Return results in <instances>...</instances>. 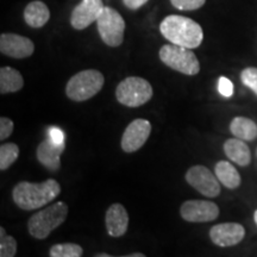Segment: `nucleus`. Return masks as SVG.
Listing matches in <instances>:
<instances>
[{
	"label": "nucleus",
	"mask_w": 257,
	"mask_h": 257,
	"mask_svg": "<svg viewBox=\"0 0 257 257\" xmlns=\"http://www.w3.org/2000/svg\"><path fill=\"white\" fill-rule=\"evenodd\" d=\"M216 176L221 185L226 188H238L240 185V175L234 167L227 161H219L216 165Z\"/></svg>",
	"instance_id": "6ab92c4d"
},
{
	"label": "nucleus",
	"mask_w": 257,
	"mask_h": 257,
	"mask_svg": "<svg viewBox=\"0 0 257 257\" xmlns=\"http://www.w3.org/2000/svg\"><path fill=\"white\" fill-rule=\"evenodd\" d=\"M64 152V143L57 144L50 137L42 141L37 148V159L42 166L50 172H56L61 167V155Z\"/></svg>",
	"instance_id": "4468645a"
},
{
	"label": "nucleus",
	"mask_w": 257,
	"mask_h": 257,
	"mask_svg": "<svg viewBox=\"0 0 257 257\" xmlns=\"http://www.w3.org/2000/svg\"><path fill=\"white\" fill-rule=\"evenodd\" d=\"M211 240L218 246H232L245 237V229L238 223H223L214 225L210 230Z\"/></svg>",
	"instance_id": "ddd939ff"
},
{
	"label": "nucleus",
	"mask_w": 257,
	"mask_h": 257,
	"mask_svg": "<svg viewBox=\"0 0 257 257\" xmlns=\"http://www.w3.org/2000/svg\"><path fill=\"white\" fill-rule=\"evenodd\" d=\"M0 51L12 59H27L35 51V44L30 38L17 34H2Z\"/></svg>",
	"instance_id": "f8f14e48"
},
{
	"label": "nucleus",
	"mask_w": 257,
	"mask_h": 257,
	"mask_svg": "<svg viewBox=\"0 0 257 257\" xmlns=\"http://www.w3.org/2000/svg\"><path fill=\"white\" fill-rule=\"evenodd\" d=\"M49 137L57 144L64 143V134H63V131L59 127H50L49 128Z\"/></svg>",
	"instance_id": "cd10ccee"
},
{
	"label": "nucleus",
	"mask_w": 257,
	"mask_h": 257,
	"mask_svg": "<svg viewBox=\"0 0 257 257\" xmlns=\"http://www.w3.org/2000/svg\"><path fill=\"white\" fill-rule=\"evenodd\" d=\"M160 31L166 40L176 46L195 49L202 43L204 32L200 25L184 16L170 15L162 21Z\"/></svg>",
	"instance_id": "f03ea898"
},
{
	"label": "nucleus",
	"mask_w": 257,
	"mask_h": 257,
	"mask_svg": "<svg viewBox=\"0 0 257 257\" xmlns=\"http://www.w3.org/2000/svg\"><path fill=\"white\" fill-rule=\"evenodd\" d=\"M230 131L234 137L243 141H252L257 137V125L255 121L245 117L233 118L230 124Z\"/></svg>",
	"instance_id": "aec40b11"
},
{
	"label": "nucleus",
	"mask_w": 257,
	"mask_h": 257,
	"mask_svg": "<svg viewBox=\"0 0 257 257\" xmlns=\"http://www.w3.org/2000/svg\"><path fill=\"white\" fill-rule=\"evenodd\" d=\"M15 124L10 118L2 117L0 118V140L4 141L6 138L11 136L12 133H14Z\"/></svg>",
	"instance_id": "bb28decb"
},
{
	"label": "nucleus",
	"mask_w": 257,
	"mask_h": 257,
	"mask_svg": "<svg viewBox=\"0 0 257 257\" xmlns=\"http://www.w3.org/2000/svg\"><path fill=\"white\" fill-rule=\"evenodd\" d=\"M104 8L102 0H82L73 10L70 16V24L76 30H83L98 21Z\"/></svg>",
	"instance_id": "9b49d317"
},
{
	"label": "nucleus",
	"mask_w": 257,
	"mask_h": 257,
	"mask_svg": "<svg viewBox=\"0 0 257 257\" xmlns=\"http://www.w3.org/2000/svg\"><path fill=\"white\" fill-rule=\"evenodd\" d=\"M124 5L131 10H137L148 3V0H123Z\"/></svg>",
	"instance_id": "c85d7f7f"
},
{
	"label": "nucleus",
	"mask_w": 257,
	"mask_h": 257,
	"mask_svg": "<svg viewBox=\"0 0 257 257\" xmlns=\"http://www.w3.org/2000/svg\"><path fill=\"white\" fill-rule=\"evenodd\" d=\"M50 11L48 6L42 2H31L24 10V21L31 28H42L48 23Z\"/></svg>",
	"instance_id": "f3484780"
},
{
	"label": "nucleus",
	"mask_w": 257,
	"mask_h": 257,
	"mask_svg": "<svg viewBox=\"0 0 257 257\" xmlns=\"http://www.w3.org/2000/svg\"><path fill=\"white\" fill-rule=\"evenodd\" d=\"M180 213L189 223H207L217 219L219 216V208L211 201L188 200L181 205Z\"/></svg>",
	"instance_id": "9d476101"
},
{
	"label": "nucleus",
	"mask_w": 257,
	"mask_h": 257,
	"mask_svg": "<svg viewBox=\"0 0 257 257\" xmlns=\"http://www.w3.org/2000/svg\"><path fill=\"white\" fill-rule=\"evenodd\" d=\"M172 5L181 11H194L205 5L206 0H170Z\"/></svg>",
	"instance_id": "393cba45"
},
{
	"label": "nucleus",
	"mask_w": 257,
	"mask_h": 257,
	"mask_svg": "<svg viewBox=\"0 0 257 257\" xmlns=\"http://www.w3.org/2000/svg\"><path fill=\"white\" fill-rule=\"evenodd\" d=\"M160 59L169 68L186 75H197L200 72L198 57L186 47L166 44L160 49Z\"/></svg>",
	"instance_id": "39448f33"
},
{
	"label": "nucleus",
	"mask_w": 257,
	"mask_h": 257,
	"mask_svg": "<svg viewBox=\"0 0 257 257\" xmlns=\"http://www.w3.org/2000/svg\"><path fill=\"white\" fill-rule=\"evenodd\" d=\"M186 180L193 188L208 198L220 194L219 180L210 169L204 166H193L186 173Z\"/></svg>",
	"instance_id": "6e6552de"
},
{
	"label": "nucleus",
	"mask_w": 257,
	"mask_h": 257,
	"mask_svg": "<svg viewBox=\"0 0 257 257\" xmlns=\"http://www.w3.org/2000/svg\"><path fill=\"white\" fill-rule=\"evenodd\" d=\"M24 86V79L17 69L11 67H2L0 69V93H16Z\"/></svg>",
	"instance_id": "a211bd4d"
},
{
	"label": "nucleus",
	"mask_w": 257,
	"mask_h": 257,
	"mask_svg": "<svg viewBox=\"0 0 257 257\" xmlns=\"http://www.w3.org/2000/svg\"><path fill=\"white\" fill-rule=\"evenodd\" d=\"M68 206L64 202H55L37 212L28 221V230L36 239H46L56 227L66 220Z\"/></svg>",
	"instance_id": "7ed1b4c3"
},
{
	"label": "nucleus",
	"mask_w": 257,
	"mask_h": 257,
	"mask_svg": "<svg viewBox=\"0 0 257 257\" xmlns=\"http://www.w3.org/2000/svg\"><path fill=\"white\" fill-rule=\"evenodd\" d=\"M130 257H144L143 253H134V255H130Z\"/></svg>",
	"instance_id": "c756f323"
},
{
	"label": "nucleus",
	"mask_w": 257,
	"mask_h": 257,
	"mask_svg": "<svg viewBox=\"0 0 257 257\" xmlns=\"http://www.w3.org/2000/svg\"><path fill=\"white\" fill-rule=\"evenodd\" d=\"M233 83L230 79L221 76L218 80V92L223 96H225V98H231L233 95Z\"/></svg>",
	"instance_id": "a878e982"
},
{
	"label": "nucleus",
	"mask_w": 257,
	"mask_h": 257,
	"mask_svg": "<svg viewBox=\"0 0 257 257\" xmlns=\"http://www.w3.org/2000/svg\"><path fill=\"white\" fill-rule=\"evenodd\" d=\"M224 152L231 161L238 166L245 167L251 161V153L249 147L238 138H230L224 143Z\"/></svg>",
	"instance_id": "dca6fc26"
},
{
	"label": "nucleus",
	"mask_w": 257,
	"mask_h": 257,
	"mask_svg": "<svg viewBox=\"0 0 257 257\" xmlns=\"http://www.w3.org/2000/svg\"><path fill=\"white\" fill-rule=\"evenodd\" d=\"M99 35L108 47H119L124 41L125 22L119 12L110 6H105L96 21Z\"/></svg>",
	"instance_id": "0eeeda50"
},
{
	"label": "nucleus",
	"mask_w": 257,
	"mask_h": 257,
	"mask_svg": "<svg viewBox=\"0 0 257 257\" xmlns=\"http://www.w3.org/2000/svg\"><path fill=\"white\" fill-rule=\"evenodd\" d=\"M19 148L15 143H5L0 147V169H9L17 161Z\"/></svg>",
	"instance_id": "412c9836"
},
{
	"label": "nucleus",
	"mask_w": 257,
	"mask_h": 257,
	"mask_svg": "<svg viewBox=\"0 0 257 257\" xmlns=\"http://www.w3.org/2000/svg\"><path fill=\"white\" fill-rule=\"evenodd\" d=\"M253 219H255V223L257 225V210L255 211V214H253Z\"/></svg>",
	"instance_id": "7c9ffc66"
},
{
	"label": "nucleus",
	"mask_w": 257,
	"mask_h": 257,
	"mask_svg": "<svg viewBox=\"0 0 257 257\" xmlns=\"http://www.w3.org/2000/svg\"><path fill=\"white\" fill-rule=\"evenodd\" d=\"M82 253L81 246L74 243L55 244L50 248L51 257H81Z\"/></svg>",
	"instance_id": "4be33fe9"
},
{
	"label": "nucleus",
	"mask_w": 257,
	"mask_h": 257,
	"mask_svg": "<svg viewBox=\"0 0 257 257\" xmlns=\"http://www.w3.org/2000/svg\"><path fill=\"white\" fill-rule=\"evenodd\" d=\"M104 82V75L99 70H81L69 79L66 94L70 100L86 101L101 91Z\"/></svg>",
	"instance_id": "20e7f679"
},
{
	"label": "nucleus",
	"mask_w": 257,
	"mask_h": 257,
	"mask_svg": "<svg viewBox=\"0 0 257 257\" xmlns=\"http://www.w3.org/2000/svg\"><path fill=\"white\" fill-rule=\"evenodd\" d=\"M60 193L61 186L54 179H48L40 184L23 181L15 186L12 199L22 210L34 211L53 202Z\"/></svg>",
	"instance_id": "f257e3e1"
},
{
	"label": "nucleus",
	"mask_w": 257,
	"mask_h": 257,
	"mask_svg": "<svg viewBox=\"0 0 257 257\" xmlns=\"http://www.w3.org/2000/svg\"><path fill=\"white\" fill-rule=\"evenodd\" d=\"M106 229L112 237H121L128 227V214L121 204H113L106 211Z\"/></svg>",
	"instance_id": "2eb2a0df"
},
{
	"label": "nucleus",
	"mask_w": 257,
	"mask_h": 257,
	"mask_svg": "<svg viewBox=\"0 0 257 257\" xmlns=\"http://www.w3.org/2000/svg\"><path fill=\"white\" fill-rule=\"evenodd\" d=\"M115 96L121 105L140 107L152 99L153 87L146 79L130 76L119 82L115 89Z\"/></svg>",
	"instance_id": "423d86ee"
},
{
	"label": "nucleus",
	"mask_w": 257,
	"mask_h": 257,
	"mask_svg": "<svg viewBox=\"0 0 257 257\" xmlns=\"http://www.w3.org/2000/svg\"><path fill=\"white\" fill-rule=\"evenodd\" d=\"M152 133V124L149 120L138 118L131 121L125 128L121 137V149L125 153H135L140 150Z\"/></svg>",
	"instance_id": "1a4fd4ad"
},
{
	"label": "nucleus",
	"mask_w": 257,
	"mask_h": 257,
	"mask_svg": "<svg viewBox=\"0 0 257 257\" xmlns=\"http://www.w3.org/2000/svg\"><path fill=\"white\" fill-rule=\"evenodd\" d=\"M17 253V242L14 237L3 234L0 236V256L14 257Z\"/></svg>",
	"instance_id": "5701e85b"
},
{
	"label": "nucleus",
	"mask_w": 257,
	"mask_h": 257,
	"mask_svg": "<svg viewBox=\"0 0 257 257\" xmlns=\"http://www.w3.org/2000/svg\"><path fill=\"white\" fill-rule=\"evenodd\" d=\"M240 80L246 87H249L257 95V68L249 67L240 73Z\"/></svg>",
	"instance_id": "b1692460"
}]
</instances>
